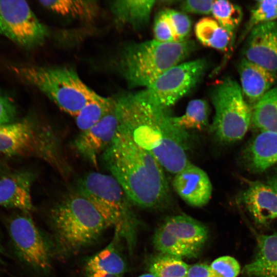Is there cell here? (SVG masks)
I'll list each match as a JSON object with an SVG mask.
<instances>
[{
    "mask_svg": "<svg viewBox=\"0 0 277 277\" xmlns=\"http://www.w3.org/2000/svg\"><path fill=\"white\" fill-rule=\"evenodd\" d=\"M103 159L130 202L145 208L166 203L169 195L163 168L152 154L119 130Z\"/></svg>",
    "mask_w": 277,
    "mask_h": 277,
    "instance_id": "obj_1",
    "label": "cell"
},
{
    "mask_svg": "<svg viewBox=\"0 0 277 277\" xmlns=\"http://www.w3.org/2000/svg\"><path fill=\"white\" fill-rule=\"evenodd\" d=\"M50 219L56 248L65 254L92 245L109 227L92 203L77 192L56 203Z\"/></svg>",
    "mask_w": 277,
    "mask_h": 277,
    "instance_id": "obj_2",
    "label": "cell"
},
{
    "mask_svg": "<svg viewBox=\"0 0 277 277\" xmlns=\"http://www.w3.org/2000/svg\"><path fill=\"white\" fill-rule=\"evenodd\" d=\"M196 48L194 41L163 43L155 39L125 45L119 54V73L131 87L146 88Z\"/></svg>",
    "mask_w": 277,
    "mask_h": 277,
    "instance_id": "obj_3",
    "label": "cell"
},
{
    "mask_svg": "<svg viewBox=\"0 0 277 277\" xmlns=\"http://www.w3.org/2000/svg\"><path fill=\"white\" fill-rule=\"evenodd\" d=\"M89 201L106 221L112 226L129 253L135 246L139 221L122 186L112 175L92 172L79 181L77 191Z\"/></svg>",
    "mask_w": 277,
    "mask_h": 277,
    "instance_id": "obj_4",
    "label": "cell"
},
{
    "mask_svg": "<svg viewBox=\"0 0 277 277\" xmlns=\"http://www.w3.org/2000/svg\"><path fill=\"white\" fill-rule=\"evenodd\" d=\"M10 68L19 78L37 88L61 109L74 117L88 102L100 95L71 68L28 65H14Z\"/></svg>",
    "mask_w": 277,
    "mask_h": 277,
    "instance_id": "obj_5",
    "label": "cell"
},
{
    "mask_svg": "<svg viewBox=\"0 0 277 277\" xmlns=\"http://www.w3.org/2000/svg\"><path fill=\"white\" fill-rule=\"evenodd\" d=\"M120 130L139 147L149 152L159 147L162 139L163 123L169 114L149 99L142 90L114 97Z\"/></svg>",
    "mask_w": 277,
    "mask_h": 277,
    "instance_id": "obj_6",
    "label": "cell"
},
{
    "mask_svg": "<svg viewBox=\"0 0 277 277\" xmlns=\"http://www.w3.org/2000/svg\"><path fill=\"white\" fill-rule=\"evenodd\" d=\"M211 100L215 110L211 130L224 143L242 139L252 124V108L242 93L240 84L227 77L212 88Z\"/></svg>",
    "mask_w": 277,
    "mask_h": 277,
    "instance_id": "obj_7",
    "label": "cell"
},
{
    "mask_svg": "<svg viewBox=\"0 0 277 277\" xmlns=\"http://www.w3.org/2000/svg\"><path fill=\"white\" fill-rule=\"evenodd\" d=\"M54 135L31 118L0 125V154L37 156L55 165L60 152Z\"/></svg>",
    "mask_w": 277,
    "mask_h": 277,
    "instance_id": "obj_8",
    "label": "cell"
},
{
    "mask_svg": "<svg viewBox=\"0 0 277 277\" xmlns=\"http://www.w3.org/2000/svg\"><path fill=\"white\" fill-rule=\"evenodd\" d=\"M208 238V230L202 223L186 215H177L167 217L159 226L153 242L161 253L193 258L200 253Z\"/></svg>",
    "mask_w": 277,
    "mask_h": 277,
    "instance_id": "obj_9",
    "label": "cell"
},
{
    "mask_svg": "<svg viewBox=\"0 0 277 277\" xmlns=\"http://www.w3.org/2000/svg\"><path fill=\"white\" fill-rule=\"evenodd\" d=\"M0 34L25 49L44 44L47 27L37 18L25 1H0Z\"/></svg>",
    "mask_w": 277,
    "mask_h": 277,
    "instance_id": "obj_10",
    "label": "cell"
},
{
    "mask_svg": "<svg viewBox=\"0 0 277 277\" xmlns=\"http://www.w3.org/2000/svg\"><path fill=\"white\" fill-rule=\"evenodd\" d=\"M206 66L204 59L180 63L163 73L142 91L156 105L168 110L196 86Z\"/></svg>",
    "mask_w": 277,
    "mask_h": 277,
    "instance_id": "obj_11",
    "label": "cell"
},
{
    "mask_svg": "<svg viewBox=\"0 0 277 277\" xmlns=\"http://www.w3.org/2000/svg\"><path fill=\"white\" fill-rule=\"evenodd\" d=\"M28 214L16 215L10 221L11 240L24 263L35 270L48 272L51 267L54 246Z\"/></svg>",
    "mask_w": 277,
    "mask_h": 277,
    "instance_id": "obj_12",
    "label": "cell"
},
{
    "mask_svg": "<svg viewBox=\"0 0 277 277\" xmlns=\"http://www.w3.org/2000/svg\"><path fill=\"white\" fill-rule=\"evenodd\" d=\"M245 39L242 57L277 74V20L255 26Z\"/></svg>",
    "mask_w": 277,
    "mask_h": 277,
    "instance_id": "obj_13",
    "label": "cell"
},
{
    "mask_svg": "<svg viewBox=\"0 0 277 277\" xmlns=\"http://www.w3.org/2000/svg\"><path fill=\"white\" fill-rule=\"evenodd\" d=\"M170 117L168 114L163 123L161 145L150 152L163 168L175 174L190 163L186 153L190 138L187 131L173 124Z\"/></svg>",
    "mask_w": 277,
    "mask_h": 277,
    "instance_id": "obj_14",
    "label": "cell"
},
{
    "mask_svg": "<svg viewBox=\"0 0 277 277\" xmlns=\"http://www.w3.org/2000/svg\"><path fill=\"white\" fill-rule=\"evenodd\" d=\"M120 126L114 100L112 109L104 117L89 129L81 132L73 143L74 147L97 167L98 156L111 144L119 131Z\"/></svg>",
    "mask_w": 277,
    "mask_h": 277,
    "instance_id": "obj_15",
    "label": "cell"
},
{
    "mask_svg": "<svg viewBox=\"0 0 277 277\" xmlns=\"http://www.w3.org/2000/svg\"><path fill=\"white\" fill-rule=\"evenodd\" d=\"M172 185L177 194L190 206L203 207L211 198L212 187L209 176L191 163L175 174Z\"/></svg>",
    "mask_w": 277,
    "mask_h": 277,
    "instance_id": "obj_16",
    "label": "cell"
},
{
    "mask_svg": "<svg viewBox=\"0 0 277 277\" xmlns=\"http://www.w3.org/2000/svg\"><path fill=\"white\" fill-rule=\"evenodd\" d=\"M35 175L27 170L9 171L0 177V206L29 213L33 208L31 189Z\"/></svg>",
    "mask_w": 277,
    "mask_h": 277,
    "instance_id": "obj_17",
    "label": "cell"
},
{
    "mask_svg": "<svg viewBox=\"0 0 277 277\" xmlns=\"http://www.w3.org/2000/svg\"><path fill=\"white\" fill-rule=\"evenodd\" d=\"M122 241L114 232L110 243L86 260L85 277H123L127 263L122 250Z\"/></svg>",
    "mask_w": 277,
    "mask_h": 277,
    "instance_id": "obj_18",
    "label": "cell"
},
{
    "mask_svg": "<svg viewBox=\"0 0 277 277\" xmlns=\"http://www.w3.org/2000/svg\"><path fill=\"white\" fill-rule=\"evenodd\" d=\"M241 88L252 107L277 84V74L242 58L238 64Z\"/></svg>",
    "mask_w": 277,
    "mask_h": 277,
    "instance_id": "obj_19",
    "label": "cell"
},
{
    "mask_svg": "<svg viewBox=\"0 0 277 277\" xmlns=\"http://www.w3.org/2000/svg\"><path fill=\"white\" fill-rule=\"evenodd\" d=\"M241 199L258 223L265 224L277 219V192L268 184L258 181L250 183Z\"/></svg>",
    "mask_w": 277,
    "mask_h": 277,
    "instance_id": "obj_20",
    "label": "cell"
},
{
    "mask_svg": "<svg viewBox=\"0 0 277 277\" xmlns=\"http://www.w3.org/2000/svg\"><path fill=\"white\" fill-rule=\"evenodd\" d=\"M245 156L249 168L255 172L277 164V132L260 131L247 147Z\"/></svg>",
    "mask_w": 277,
    "mask_h": 277,
    "instance_id": "obj_21",
    "label": "cell"
},
{
    "mask_svg": "<svg viewBox=\"0 0 277 277\" xmlns=\"http://www.w3.org/2000/svg\"><path fill=\"white\" fill-rule=\"evenodd\" d=\"M242 273L248 277H277V233L258 237L256 254Z\"/></svg>",
    "mask_w": 277,
    "mask_h": 277,
    "instance_id": "obj_22",
    "label": "cell"
},
{
    "mask_svg": "<svg viewBox=\"0 0 277 277\" xmlns=\"http://www.w3.org/2000/svg\"><path fill=\"white\" fill-rule=\"evenodd\" d=\"M155 3V1H115L110 4V9L118 25L137 29L148 24Z\"/></svg>",
    "mask_w": 277,
    "mask_h": 277,
    "instance_id": "obj_23",
    "label": "cell"
},
{
    "mask_svg": "<svg viewBox=\"0 0 277 277\" xmlns=\"http://www.w3.org/2000/svg\"><path fill=\"white\" fill-rule=\"evenodd\" d=\"M38 3L58 15L81 20L92 21L99 12V5L95 1H40Z\"/></svg>",
    "mask_w": 277,
    "mask_h": 277,
    "instance_id": "obj_24",
    "label": "cell"
},
{
    "mask_svg": "<svg viewBox=\"0 0 277 277\" xmlns=\"http://www.w3.org/2000/svg\"><path fill=\"white\" fill-rule=\"evenodd\" d=\"M195 34L204 45L222 52L227 51L234 43L228 32L211 17L199 20L195 26Z\"/></svg>",
    "mask_w": 277,
    "mask_h": 277,
    "instance_id": "obj_25",
    "label": "cell"
},
{
    "mask_svg": "<svg viewBox=\"0 0 277 277\" xmlns=\"http://www.w3.org/2000/svg\"><path fill=\"white\" fill-rule=\"evenodd\" d=\"M252 124L260 131L277 132V84L252 108Z\"/></svg>",
    "mask_w": 277,
    "mask_h": 277,
    "instance_id": "obj_26",
    "label": "cell"
},
{
    "mask_svg": "<svg viewBox=\"0 0 277 277\" xmlns=\"http://www.w3.org/2000/svg\"><path fill=\"white\" fill-rule=\"evenodd\" d=\"M209 107L207 102L202 99L190 101L184 114L171 116V122L176 127L184 130H203L208 124Z\"/></svg>",
    "mask_w": 277,
    "mask_h": 277,
    "instance_id": "obj_27",
    "label": "cell"
},
{
    "mask_svg": "<svg viewBox=\"0 0 277 277\" xmlns=\"http://www.w3.org/2000/svg\"><path fill=\"white\" fill-rule=\"evenodd\" d=\"M113 104V97L101 95L88 102L75 116L78 129L83 132L95 125L111 110Z\"/></svg>",
    "mask_w": 277,
    "mask_h": 277,
    "instance_id": "obj_28",
    "label": "cell"
},
{
    "mask_svg": "<svg viewBox=\"0 0 277 277\" xmlns=\"http://www.w3.org/2000/svg\"><path fill=\"white\" fill-rule=\"evenodd\" d=\"M211 13L214 19L228 32L234 42L235 32L243 18L242 8L228 1H214Z\"/></svg>",
    "mask_w": 277,
    "mask_h": 277,
    "instance_id": "obj_29",
    "label": "cell"
},
{
    "mask_svg": "<svg viewBox=\"0 0 277 277\" xmlns=\"http://www.w3.org/2000/svg\"><path fill=\"white\" fill-rule=\"evenodd\" d=\"M188 267L182 258L161 253L151 261L149 270L155 277H187Z\"/></svg>",
    "mask_w": 277,
    "mask_h": 277,
    "instance_id": "obj_30",
    "label": "cell"
},
{
    "mask_svg": "<svg viewBox=\"0 0 277 277\" xmlns=\"http://www.w3.org/2000/svg\"><path fill=\"white\" fill-rule=\"evenodd\" d=\"M277 20V0H261L255 2L251 9L250 16L240 37L245 38L249 32L255 26Z\"/></svg>",
    "mask_w": 277,
    "mask_h": 277,
    "instance_id": "obj_31",
    "label": "cell"
},
{
    "mask_svg": "<svg viewBox=\"0 0 277 277\" xmlns=\"http://www.w3.org/2000/svg\"><path fill=\"white\" fill-rule=\"evenodd\" d=\"M211 277H237L241 266L234 258L226 255L214 260L209 265Z\"/></svg>",
    "mask_w": 277,
    "mask_h": 277,
    "instance_id": "obj_32",
    "label": "cell"
},
{
    "mask_svg": "<svg viewBox=\"0 0 277 277\" xmlns=\"http://www.w3.org/2000/svg\"><path fill=\"white\" fill-rule=\"evenodd\" d=\"M153 32L154 39L163 43L178 42L173 27L165 11L159 12L155 17Z\"/></svg>",
    "mask_w": 277,
    "mask_h": 277,
    "instance_id": "obj_33",
    "label": "cell"
},
{
    "mask_svg": "<svg viewBox=\"0 0 277 277\" xmlns=\"http://www.w3.org/2000/svg\"><path fill=\"white\" fill-rule=\"evenodd\" d=\"M174 30L179 42L186 40L191 28V22L184 13L172 9L164 10Z\"/></svg>",
    "mask_w": 277,
    "mask_h": 277,
    "instance_id": "obj_34",
    "label": "cell"
},
{
    "mask_svg": "<svg viewBox=\"0 0 277 277\" xmlns=\"http://www.w3.org/2000/svg\"><path fill=\"white\" fill-rule=\"evenodd\" d=\"M17 109L13 99L0 89V125L15 121Z\"/></svg>",
    "mask_w": 277,
    "mask_h": 277,
    "instance_id": "obj_35",
    "label": "cell"
},
{
    "mask_svg": "<svg viewBox=\"0 0 277 277\" xmlns=\"http://www.w3.org/2000/svg\"><path fill=\"white\" fill-rule=\"evenodd\" d=\"M213 2V0L185 1L181 4V8L185 12L207 15L211 13Z\"/></svg>",
    "mask_w": 277,
    "mask_h": 277,
    "instance_id": "obj_36",
    "label": "cell"
},
{
    "mask_svg": "<svg viewBox=\"0 0 277 277\" xmlns=\"http://www.w3.org/2000/svg\"><path fill=\"white\" fill-rule=\"evenodd\" d=\"M187 277H211L209 265L206 263L189 265Z\"/></svg>",
    "mask_w": 277,
    "mask_h": 277,
    "instance_id": "obj_37",
    "label": "cell"
},
{
    "mask_svg": "<svg viewBox=\"0 0 277 277\" xmlns=\"http://www.w3.org/2000/svg\"><path fill=\"white\" fill-rule=\"evenodd\" d=\"M10 171L8 166L0 162V177Z\"/></svg>",
    "mask_w": 277,
    "mask_h": 277,
    "instance_id": "obj_38",
    "label": "cell"
},
{
    "mask_svg": "<svg viewBox=\"0 0 277 277\" xmlns=\"http://www.w3.org/2000/svg\"><path fill=\"white\" fill-rule=\"evenodd\" d=\"M268 184L277 192V176L272 177Z\"/></svg>",
    "mask_w": 277,
    "mask_h": 277,
    "instance_id": "obj_39",
    "label": "cell"
},
{
    "mask_svg": "<svg viewBox=\"0 0 277 277\" xmlns=\"http://www.w3.org/2000/svg\"><path fill=\"white\" fill-rule=\"evenodd\" d=\"M137 277H155V276L153 275L152 274L149 273L142 274Z\"/></svg>",
    "mask_w": 277,
    "mask_h": 277,
    "instance_id": "obj_40",
    "label": "cell"
}]
</instances>
